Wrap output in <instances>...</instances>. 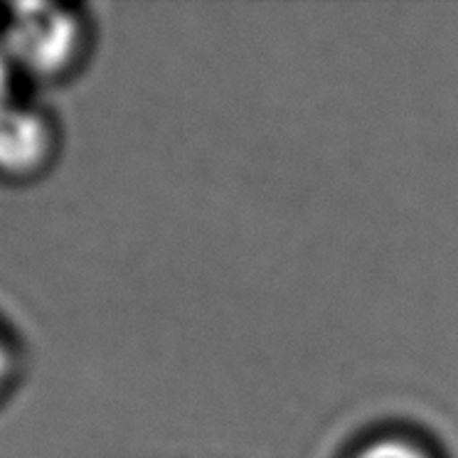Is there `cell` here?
Segmentation results:
<instances>
[{"instance_id": "cell-2", "label": "cell", "mask_w": 458, "mask_h": 458, "mask_svg": "<svg viewBox=\"0 0 458 458\" xmlns=\"http://www.w3.org/2000/svg\"><path fill=\"white\" fill-rule=\"evenodd\" d=\"M55 126L47 114L8 104L0 109V178L28 180L40 175L55 156Z\"/></svg>"}, {"instance_id": "cell-3", "label": "cell", "mask_w": 458, "mask_h": 458, "mask_svg": "<svg viewBox=\"0 0 458 458\" xmlns=\"http://www.w3.org/2000/svg\"><path fill=\"white\" fill-rule=\"evenodd\" d=\"M355 458H434L428 454L427 448L419 446L414 441L407 438L389 437V438H377L368 446L360 451Z\"/></svg>"}, {"instance_id": "cell-4", "label": "cell", "mask_w": 458, "mask_h": 458, "mask_svg": "<svg viewBox=\"0 0 458 458\" xmlns=\"http://www.w3.org/2000/svg\"><path fill=\"white\" fill-rule=\"evenodd\" d=\"M13 80H15V70L0 45V109L13 104Z\"/></svg>"}, {"instance_id": "cell-5", "label": "cell", "mask_w": 458, "mask_h": 458, "mask_svg": "<svg viewBox=\"0 0 458 458\" xmlns=\"http://www.w3.org/2000/svg\"><path fill=\"white\" fill-rule=\"evenodd\" d=\"M13 377V352L8 348V343L0 335V392L5 389V385Z\"/></svg>"}, {"instance_id": "cell-1", "label": "cell", "mask_w": 458, "mask_h": 458, "mask_svg": "<svg viewBox=\"0 0 458 458\" xmlns=\"http://www.w3.org/2000/svg\"><path fill=\"white\" fill-rule=\"evenodd\" d=\"M0 45L15 74L60 80L74 70L87 47V22L67 5L18 3L8 8Z\"/></svg>"}]
</instances>
